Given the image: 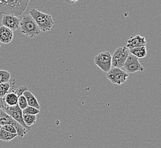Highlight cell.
Instances as JSON below:
<instances>
[{
	"mask_svg": "<svg viewBox=\"0 0 161 148\" xmlns=\"http://www.w3.org/2000/svg\"><path fill=\"white\" fill-rule=\"evenodd\" d=\"M30 0H0V14L21 15Z\"/></svg>",
	"mask_w": 161,
	"mask_h": 148,
	"instance_id": "6da1fadb",
	"label": "cell"
},
{
	"mask_svg": "<svg viewBox=\"0 0 161 148\" xmlns=\"http://www.w3.org/2000/svg\"><path fill=\"white\" fill-rule=\"evenodd\" d=\"M29 15L36 22L40 31L45 33L50 31L53 28L54 21L51 15L41 12L36 9L30 10Z\"/></svg>",
	"mask_w": 161,
	"mask_h": 148,
	"instance_id": "7a4b0ae2",
	"label": "cell"
},
{
	"mask_svg": "<svg viewBox=\"0 0 161 148\" xmlns=\"http://www.w3.org/2000/svg\"><path fill=\"white\" fill-rule=\"evenodd\" d=\"M20 31L27 37L33 38L40 34V30L31 16H25L20 20Z\"/></svg>",
	"mask_w": 161,
	"mask_h": 148,
	"instance_id": "3957f363",
	"label": "cell"
},
{
	"mask_svg": "<svg viewBox=\"0 0 161 148\" xmlns=\"http://www.w3.org/2000/svg\"><path fill=\"white\" fill-rule=\"evenodd\" d=\"M5 125H12L16 128L17 133L19 137L22 138L26 135L27 130L25 128L21 125L19 123L13 119L9 115L6 114L3 110L0 109V126L3 127Z\"/></svg>",
	"mask_w": 161,
	"mask_h": 148,
	"instance_id": "277c9868",
	"label": "cell"
},
{
	"mask_svg": "<svg viewBox=\"0 0 161 148\" xmlns=\"http://www.w3.org/2000/svg\"><path fill=\"white\" fill-rule=\"evenodd\" d=\"M2 109L4 111L6 114L9 115L10 117L16 121L17 123H19L22 127H24L27 130V132L30 131L31 130V128L28 127L25 125L24 121L23 120L22 117V110H21L19 105H16L14 106H8L5 105L2 108Z\"/></svg>",
	"mask_w": 161,
	"mask_h": 148,
	"instance_id": "5b68a950",
	"label": "cell"
},
{
	"mask_svg": "<svg viewBox=\"0 0 161 148\" xmlns=\"http://www.w3.org/2000/svg\"><path fill=\"white\" fill-rule=\"evenodd\" d=\"M106 77L112 83L121 85L126 82L129 77V74L121 68L113 67L106 73Z\"/></svg>",
	"mask_w": 161,
	"mask_h": 148,
	"instance_id": "8992f818",
	"label": "cell"
},
{
	"mask_svg": "<svg viewBox=\"0 0 161 148\" xmlns=\"http://www.w3.org/2000/svg\"><path fill=\"white\" fill-rule=\"evenodd\" d=\"M95 64L104 72H108L112 68V56L109 51L98 54L94 57Z\"/></svg>",
	"mask_w": 161,
	"mask_h": 148,
	"instance_id": "52a82bcc",
	"label": "cell"
},
{
	"mask_svg": "<svg viewBox=\"0 0 161 148\" xmlns=\"http://www.w3.org/2000/svg\"><path fill=\"white\" fill-rule=\"evenodd\" d=\"M129 53V50L126 47H118L112 56V66L119 68L123 67Z\"/></svg>",
	"mask_w": 161,
	"mask_h": 148,
	"instance_id": "ba28073f",
	"label": "cell"
},
{
	"mask_svg": "<svg viewBox=\"0 0 161 148\" xmlns=\"http://www.w3.org/2000/svg\"><path fill=\"white\" fill-rule=\"evenodd\" d=\"M123 67L127 71V72L133 74L138 71L142 72L144 71V68L142 65H141L138 58H137L135 56L129 53L126 60V62L124 63Z\"/></svg>",
	"mask_w": 161,
	"mask_h": 148,
	"instance_id": "9c48e42d",
	"label": "cell"
},
{
	"mask_svg": "<svg viewBox=\"0 0 161 148\" xmlns=\"http://www.w3.org/2000/svg\"><path fill=\"white\" fill-rule=\"evenodd\" d=\"M1 24L13 31H16L20 28V20L16 16L4 14L2 19Z\"/></svg>",
	"mask_w": 161,
	"mask_h": 148,
	"instance_id": "30bf717a",
	"label": "cell"
},
{
	"mask_svg": "<svg viewBox=\"0 0 161 148\" xmlns=\"http://www.w3.org/2000/svg\"><path fill=\"white\" fill-rule=\"evenodd\" d=\"M146 45L145 38L140 35H136L135 37H130L127 40L126 48L129 50L133 49L140 47L146 46Z\"/></svg>",
	"mask_w": 161,
	"mask_h": 148,
	"instance_id": "8fae6325",
	"label": "cell"
},
{
	"mask_svg": "<svg viewBox=\"0 0 161 148\" xmlns=\"http://www.w3.org/2000/svg\"><path fill=\"white\" fill-rule=\"evenodd\" d=\"M13 31L3 26L0 27V42L4 44H8L13 39Z\"/></svg>",
	"mask_w": 161,
	"mask_h": 148,
	"instance_id": "7c38bea8",
	"label": "cell"
},
{
	"mask_svg": "<svg viewBox=\"0 0 161 148\" xmlns=\"http://www.w3.org/2000/svg\"><path fill=\"white\" fill-rule=\"evenodd\" d=\"M23 95L26 98V100L28 103V106L37 108L40 110L41 108L40 105L39 104L36 98L31 91L28 90L26 91L23 93Z\"/></svg>",
	"mask_w": 161,
	"mask_h": 148,
	"instance_id": "4fadbf2b",
	"label": "cell"
},
{
	"mask_svg": "<svg viewBox=\"0 0 161 148\" xmlns=\"http://www.w3.org/2000/svg\"><path fill=\"white\" fill-rule=\"evenodd\" d=\"M3 99L6 105L8 106H14L17 105L19 96L15 93L12 92L6 94Z\"/></svg>",
	"mask_w": 161,
	"mask_h": 148,
	"instance_id": "5bb4252c",
	"label": "cell"
},
{
	"mask_svg": "<svg viewBox=\"0 0 161 148\" xmlns=\"http://www.w3.org/2000/svg\"><path fill=\"white\" fill-rule=\"evenodd\" d=\"M129 50L131 54L135 56L137 58H143L147 56V50L146 46L140 47Z\"/></svg>",
	"mask_w": 161,
	"mask_h": 148,
	"instance_id": "9a60e30c",
	"label": "cell"
},
{
	"mask_svg": "<svg viewBox=\"0 0 161 148\" xmlns=\"http://www.w3.org/2000/svg\"><path fill=\"white\" fill-rule=\"evenodd\" d=\"M18 136L17 134H13L3 129L2 127L0 130V140L5 142H9L13 139Z\"/></svg>",
	"mask_w": 161,
	"mask_h": 148,
	"instance_id": "2e32d148",
	"label": "cell"
},
{
	"mask_svg": "<svg viewBox=\"0 0 161 148\" xmlns=\"http://www.w3.org/2000/svg\"><path fill=\"white\" fill-rule=\"evenodd\" d=\"M23 120L25 123V125L28 127H30L34 124L36 123L37 120L36 115L31 114H22Z\"/></svg>",
	"mask_w": 161,
	"mask_h": 148,
	"instance_id": "e0dca14e",
	"label": "cell"
},
{
	"mask_svg": "<svg viewBox=\"0 0 161 148\" xmlns=\"http://www.w3.org/2000/svg\"><path fill=\"white\" fill-rule=\"evenodd\" d=\"M11 77V74L6 70H0V84L8 83Z\"/></svg>",
	"mask_w": 161,
	"mask_h": 148,
	"instance_id": "ac0fdd59",
	"label": "cell"
},
{
	"mask_svg": "<svg viewBox=\"0 0 161 148\" xmlns=\"http://www.w3.org/2000/svg\"><path fill=\"white\" fill-rule=\"evenodd\" d=\"M12 84L8 83L0 84V97L4 98L9 93V90Z\"/></svg>",
	"mask_w": 161,
	"mask_h": 148,
	"instance_id": "d6986e66",
	"label": "cell"
},
{
	"mask_svg": "<svg viewBox=\"0 0 161 148\" xmlns=\"http://www.w3.org/2000/svg\"><path fill=\"white\" fill-rule=\"evenodd\" d=\"M40 111L37 108L28 106L26 108L22 110V114H31V115H36L40 114Z\"/></svg>",
	"mask_w": 161,
	"mask_h": 148,
	"instance_id": "ffe728a7",
	"label": "cell"
},
{
	"mask_svg": "<svg viewBox=\"0 0 161 148\" xmlns=\"http://www.w3.org/2000/svg\"><path fill=\"white\" fill-rule=\"evenodd\" d=\"M17 105H19V107L21 110L24 109L25 108H26L28 107V103H27V101L26 100L25 96L23 95L19 96Z\"/></svg>",
	"mask_w": 161,
	"mask_h": 148,
	"instance_id": "44dd1931",
	"label": "cell"
},
{
	"mask_svg": "<svg viewBox=\"0 0 161 148\" xmlns=\"http://www.w3.org/2000/svg\"><path fill=\"white\" fill-rule=\"evenodd\" d=\"M28 90V87L27 86H20L16 90H13L12 92L15 93L18 96L22 95L24 92Z\"/></svg>",
	"mask_w": 161,
	"mask_h": 148,
	"instance_id": "7402d4cb",
	"label": "cell"
},
{
	"mask_svg": "<svg viewBox=\"0 0 161 148\" xmlns=\"http://www.w3.org/2000/svg\"><path fill=\"white\" fill-rule=\"evenodd\" d=\"M1 127L9 132L13 133V134H17L16 128L12 125H3Z\"/></svg>",
	"mask_w": 161,
	"mask_h": 148,
	"instance_id": "603a6c76",
	"label": "cell"
},
{
	"mask_svg": "<svg viewBox=\"0 0 161 148\" xmlns=\"http://www.w3.org/2000/svg\"><path fill=\"white\" fill-rule=\"evenodd\" d=\"M6 105V103L4 101L3 98L0 97V109H1L4 105Z\"/></svg>",
	"mask_w": 161,
	"mask_h": 148,
	"instance_id": "cb8c5ba5",
	"label": "cell"
},
{
	"mask_svg": "<svg viewBox=\"0 0 161 148\" xmlns=\"http://www.w3.org/2000/svg\"><path fill=\"white\" fill-rule=\"evenodd\" d=\"M78 0H69V1L71 3H76L77 1H78Z\"/></svg>",
	"mask_w": 161,
	"mask_h": 148,
	"instance_id": "d4e9b609",
	"label": "cell"
},
{
	"mask_svg": "<svg viewBox=\"0 0 161 148\" xmlns=\"http://www.w3.org/2000/svg\"><path fill=\"white\" fill-rule=\"evenodd\" d=\"M1 126H0V130H1Z\"/></svg>",
	"mask_w": 161,
	"mask_h": 148,
	"instance_id": "484cf974",
	"label": "cell"
}]
</instances>
